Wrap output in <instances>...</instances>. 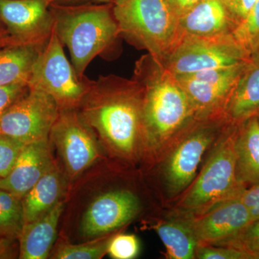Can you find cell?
I'll return each mask as SVG.
<instances>
[{
	"label": "cell",
	"instance_id": "33",
	"mask_svg": "<svg viewBox=\"0 0 259 259\" xmlns=\"http://www.w3.org/2000/svg\"><path fill=\"white\" fill-rule=\"evenodd\" d=\"M0 234L7 236H19V233L13 226L6 214L0 208Z\"/></svg>",
	"mask_w": 259,
	"mask_h": 259
},
{
	"label": "cell",
	"instance_id": "1",
	"mask_svg": "<svg viewBox=\"0 0 259 259\" xmlns=\"http://www.w3.org/2000/svg\"><path fill=\"white\" fill-rule=\"evenodd\" d=\"M144 91L137 80L115 75L92 80L81 102V117L116 151L128 156L145 134Z\"/></svg>",
	"mask_w": 259,
	"mask_h": 259
},
{
	"label": "cell",
	"instance_id": "8",
	"mask_svg": "<svg viewBox=\"0 0 259 259\" xmlns=\"http://www.w3.org/2000/svg\"><path fill=\"white\" fill-rule=\"evenodd\" d=\"M59 115V107L50 95L29 88L0 117V135L26 144L48 139Z\"/></svg>",
	"mask_w": 259,
	"mask_h": 259
},
{
	"label": "cell",
	"instance_id": "2",
	"mask_svg": "<svg viewBox=\"0 0 259 259\" xmlns=\"http://www.w3.org/2000/svg\"><path fill=\"white\" fill-rule=\"evenodd\" d=\"M134 79L144 91L145 135L160 145L178 134L193 120V107L177 76L150 54L136 62Z\"/></svg>",
	"mask_w": 259,
	"mask_h": 259
},
{
	"label": "cell",
	"instance_id": "5",
	"mask_svg": "<svg viewBox=\"0 0 259 259\" xmlns=\"http://www.w3.org/2000/svg\"><path fill=\"white\" fill-rule=\"evenodd\" d=\"M238 124L223 132L197 180L180 204L188 214L204 212L228 200L240 198L246 187L237 176L235 150Z\"/></svg>",
	"mask_w": 259,
	"mask_h": 259
},
{
	"label": "cell",
	"instance_id": "32",
	"mask_svg": "<svg viewBox=\"0 0 259 259\" xmlns=\"http://www.w3.org/2000/svg\"><path fill=\"white\" fill-rule=\"evenodd\" d=\"M200 1L201 0H169L171 6L179 17L185 14L186 12L188 11Z\"/></svg>",
	"mask_w": 259,
	"mask_h": 259
},
{
	"label": "cell",
	"instance_id": "3",
	"mask_svg": "<svg viewBox=\"0 0 259 259\" xmlns=\"http://www.w3.org/2000/svg\"><path fill=\"white\" fill-rule=\"evenodd\" d=\"M54 30L68 48L71 64L80 78L97 56L110 55L120 36L112 4L68 5L52 3Z\"/></svg>",
	"mask_w": 259,
	"mask_h": 259
},
{
	"label": "cell",
	"instance_id": "18",
	"mask_svg": "<svg viewBox=\"0 0 259 259\" xmlns=\"http://www.w3.org/2000/svg\"><path fill=\"white\" fill-rule=\"evenodd\" d=\"M64 209L59 202L42 217L25 223L20 236V258L45 259L56 237L58 223Z\"/></svg>",
	"mask_w": 259,
	"mask_h": 259
},
{
	"label": "cell",
	"instance_id": "28",
	"mask_svg": "<svg viewBox=\"0 0 259 259\" xmlns=\"http://www.w3.org/2000/svg\"><path fill=\"white\" fill-rule=\"evenodd\" d=\"M195 257L200 259H250L252 255L233 247L199 244Z\"/></svg>",
	"mask_w": 259,
	"mask_h": 259
},
{
	"label": "cell",
	"instance_id": "29",
	"mask_svg": "<svg viewBox=\"0 0 259 259\" xmlns=\"http://www.w3.org/2000/svg\"><path fill=\"white\" fill-rule=\"evenodd\" d=\"M28 90L29 87L25 84L0 86V117Z\"/></svg>",
	"mask_w": 259,
	"mask_h": 259
},
{
	"label": "cell",
	"instance_id": "27",
	"mask_svg": "<svg viewBox=\"0 0 259 259\" xmlns=\"http://www.w3.org/2000/svg\"><path fill=\"white\" fill-rule=\"evenodd\" d=\"M140 250L139 240L132 234H120L110 238L107 253L115 259H132Z\"/></svg>",
	"mask_w": 259,
	"mask_h": 259
},
{
	"label": "cell",
	"instance_id": "20",
	"mask_svg": "<svg viewBox=\"0 0 259 259\" xmlns=\"http://www.w3.org/2000/svg\"><path fill=\"white\" fill-rule=\"evenodd\" d=\"M42 48L12 45L0 49V86H28L32 68Z\"/></svg>",
	"mask_w": 259,
	"mask_h": 259
},
{
	"label": "cell",
	"instance_id": "31",
	"mask_svg": "<svg viewBox=\"0 0 259 259\" xmlns=\"http://www.w3.org/2000/svg\"><path fill=\"white\" fill-rule=\"evenodd\" d=\"M240 199L248 209L252 222L259 219V186L245 189Z\"/></svg>",
	"mask_w": 259,
	"mask_h": 259
},
{
	"label": "cell",
	"instance_id": "24",
	"mask_svg": "<svg viewBox=\"0 0 259 259\" xmlns=\"http://www.w3.org/2000/svg\"><path fill=\"white\" fill-rule=\"evenodd\" d=\"M110 238L105 241L90 242L81 245L62 244L59 247L54 258L99 259L107 253Z\"/></svg>",
	"mask_w": 259,
	"mask_h": 259
},
{
	"label": "cell",
	"instance_id": "26",
	"mask_svg": "<svg viewBox=\"0 0 259 259\" xmlns=\"http://www.w3.org/2000/svg\"><path fill=\"white\" fill-rule=\"evenodd\" d=\"M26 145L19 140L0 135V178L9 175Z\"/></svg>",
	"mask_w": 259,
	"mask_h": 259
},
{
	"label": "cell",
	"instance_id": "11",
	"mask_svg": "<svg viewBox=\"0 0 259 259\" xmlns=\"http://www.w3.org/2000/svg\"><path fill=\"white\" fill-rule=\"evenodd\" d=\"M226 119L202 120L175 148L165 166L167 190L171 196L181 193L195 178L206 150L220 131V122Z\"/></svg>",
	"mask_w": 259,
	"mask_h": 259
},
{
	"label": "cell",
	"instance_id": "13",
	"mask_svg": "<svg viewBox=\"0 0 259 259\" xmlns=\"http://www.w3.org/2000/svg\"><path fill=\"white\" fill-rule=\"evenodd\" d=\"M188 214L187 221L199 244L223 245L252 222L240 198L228 199L204 212Z\"/></svg>",
	"mask_w": 259,
	"mask_h": 259
},
{
	"label": "cell",
	"instance_id": "12",
	"mask_svg": "<svg viewBox=\"0 0 259 259\" xmlns=\"http://www.w3.org/2000/svg\"><path fill=\"white\" fill-rule=\"evenodd\" d=\"M49 136L59 149L70 176H78L97 159L98 151L92 127L78 110H59Z\"/></svg>",
	"mask_w": 259,
	"mask_h": 259
},
{
	"label": "cell",
	"instance_id": "17",
	"mask_svg": "<svg viewBox=\"0 0 259 259\" xmlns=\"http://www.w3.org/2000/svg\"><path fill=\"white\" fill-rule=\"evenodd\" d=\"M259 112V51L250 56L227 102L225 119L239 124Z\"/></svg>",
	"mask_w": 259,
	"mask_h": 259
},
{
	"label": "cell",
	"instance_id": "30",
	"mask_svg": "<svg viewBox=\"0 0 259 259\" xmlns=\"http://www.w3.org/2000/svg\"><path fill=\"white\" fill-rule=\"evenodd\" d=\"M223 1L238 25L246 18L257 0H223Z\"/></svg>",
	"mask_w": 259,
	"mask_h": 259
},
{
	"label": "cell",
	"instance_id": "23",
	"mask_svg": "<svg viewBox=\"0 0 259 259\" xmlns=\"http://www.w3.org/2000/svg\"><path fill=\"white\" fill-rule=\"evenodd\" d=\"M232 36L250 56L259 51V0L255 2L246 18L231 32Z\"/></svg>",
	"mask_w": 259,
	"mask_h": 259
},
{
	"label": "cell",
	"instance_id": "9",
	"mask_svg": "<svg viewBox=\"0 0 259 259\" xmlns=\"http://www.w3.org/2000/svg\"><path fill=\"white\" fill-rule=\"evenodd\" d=\"M247 62L177 76L190 99L196 120L225 119L227 102Z\"/></svg>",
	"mask_w": 259,
	"mask_h": 259
},
{
	"label": "cell",
	"instance_id": "4",
	"mask_svg": "<svg viewBox=\"0 0 259 259\" xmlns=\"http://www.w3.org/2000/svg\"><path fill=\"white\" fill-rule=\"evenodd\" d=\"M112 8L120 36L160 62L183 35L169 0H114Z\"/></svg>",
	"mask_w": 259,
	"mask_h": 259
},
{
	"label": "cell",
	"instance_id": "22",
	"mask_svg": "<svg viewBox=\"0 0 259 259\" xmlns=\"http://www.w3.org/2000/svg\"><path fill=\"white\" fill-rule=\"evenodd\" d=\"M156 231L166 248L167 255L172 259L195 258L199 243L186 219L171 220L156 226Z\"/></svg>",
	"mask_w": 259,
	"mask_h": 259
},
{
	"label": "cell",
	"instance_id": "16",
	"mask_svg": "<svg viewBox=\"0 0 259 259\" xmlns=\"http://www.w3.org/2000/svg\"><path fill=\"white\" fill-rule=\"evenodd\" d=\"M179 21L183 33L201 37L231 34L238 25L223 0H201Z\"/></svg>",
	"mask_w": 259,
	"mask_h": 259
},
{
	"label": "cell",
	"instance_id": "35",
	"mask_svg": "<svg viewBox=\"0 0 259 259\" xmlns=\"http://www.w3.org/2000/svg\"><path fill=\"white\" fill-rule=\"evenodd\" d=\"M89 0H52L53 3H58V4L68 5L74 4V3H84Z\"/></svg>",
	"mask_w": 259,
	"mask_h": 259
},
{
	"label": "cell",
	"instance_id": "21",
	"mask_svg": "<svg viewBox=\"0 0 259 259\" xmlns=\"http://www.w3.org/2000/svg\"><path fill=\"white\" fill-rule=\"evenodd\" d=\"M61 192L60 175L54 166L22 199L24 224L38 219L52 209L59 202Z\"/></svg>",
	"mask_w": 259,
	"mask_h": 259
},
{
	"label": "cell",
	"instance_id": "36",
	"mask_svg": "<svg viewBox=\"0 0 259 259\" xmlns=\"http://www.w3.org/2000/svg\"><path fill=\"white\" fill-rule=\"evenodd\" d=\"M93 1L97 4H108L112 3L114 0H93Z\"/></svg>",
	"mask_w": 259,
	"mask_h": 259
},
{
	"label": "cell",
	"instance_id": "37",
	"mask_svg": "<svg viewBox=\"0 0 259 259\" xmlns=\"http://www.w3.org/2000/svg\"><path fill=\"white\" fill-rule=\"evenodd\" d=\"M257 118H258V122H259V112L258 113V115H256Z\"/></svg>",
	"mask_w": 259,
	"mask_h": 259
},
{
	"label": "cell",
	"instance_id": "7",
	"mask_svg": "<svg viewBox=\"0 0 259 259\" xmlns=\"http://www.w3.org/2000/svg\"><path fill=\"white\" fill-rule=\"evenodd\" d=\"M249 59L231 33L210 37L183 33L161 63L171 74L179 76L232 67L243 64Z\"/></svg>",
	"mask_w": 259,
	"mask_h": 259
},
{
	"label": "cell",
	"instance_id": "34",
	"mask_svg": "<svg viewBox=\"0 0 259 259\" xmlns=\"http://www.w3.org/2000/svg\"><path fill=\"white\" fill-rule=\"evenodd\" d=\"M10 46V35L5 25L0 21V49Z\"/></svg>",
	"mask_w": 259,
	"mask_h": 259
},
{
	"label": "cell",
	"instance_id": "25",
	"mask_svg": "<svg viewBox=\"0 0 259 259\" xmlns=\"http://www.w3.org/2000/svg\"><path fill=\"white\" fill-rule=\"evenodd\" d=\"M219 246L238 248L249 253L253 258H259V219L250 223L236 236Z\"/></svg>",
	"mask_w": 259,
	"mask_h": 259
},
{
	"label": "cell",
	"instance_id": "19",
	"mask_svg": "<svg viewBox=\"0 0 259 259\" xmlns=\"http://www.w3.org/2000/svg\"><path fill=\"white\" fill-rule=\"evenodd\" d=\"M235 150L238 180L246 188L259 186V122L256 116L238 124Z\"/></svg>",
	"mask_w": 259,
	"mask_h": 259
},
{
	"label": "cell",
	"instance_id": "10",
	"mask_svg": "<svg viewBox=\"0 0 259 259\" xmlns=\"http://www.w3.org/2000/svg\"><path fill=\"white\" fill-rule=\"evenodd\" d=\"M52 0H0V21L10 35V46L42 48L54 30Z\"/></svg>",
	"mask_w": 259,
	"mask_h": 259
},
{
	"label": "cell",
	"instance_id": "6",
	"mask_svg": "<svg viewBox=\"0 0 259 259\" xmlns=\"http://www.w3.org/2000/svg\"><path fill=\"white\" fill-rule=\"evenodd\" d=\"M63 47L53 30L34 64L28 87L50 95L59 110H78L90 90L92 80L78 76L65 55Z\"/></svg>",
	"mask_w": 259,
	"mask_h": 259
},
{
	"label": "cell",
	"instance_id": "14",
	"mask_svg": "<svg viewBox=\"0 0 259 259\" xmlns=\"http://www.w3.org/2000/svg\"><path fill=\"white\" fill-rule=\"evenodd\" d=\"M140 210L139 199L127 190L112 191L99 196L83 214V236L96 237L123 226Z\"/></svg>",
	"mask_w": 259,
	"mask_h": 259
},
{
	"label": "cell",
	"instance_id": "15",
	"mask_svg": "<svg viewBox=\"0 0 259 259\" xmlns=\"http://www.w3.org/2000/svg\"><path fill=\"white\" fill-rule=\"evenodd\" d=\"M51 158L48 139L27 144L9 175L0 178V190L23 199L54 168Z\"/></svg>",
	"mask_w": 259,
	"mask_h": 259
}]
</instances>
